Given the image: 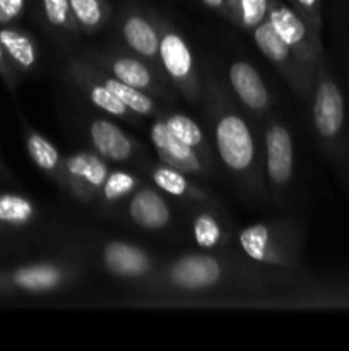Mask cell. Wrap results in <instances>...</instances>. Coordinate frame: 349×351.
Wrapping results in <instances>:
<instances>
[{
  "mask_svg": "<svg viewBox=\"0 0 349 351\" xmlns=\"http://www.w3.org/2000/svg\"><path fill=\"white\" fill-rule=\"evenodd\" d=\"M149 139L161 163L170 165L190 177H212L214 175L216 168L211 167L194 147L187 146L178 137H174L159 115L154 117V120L151 122Z\"/></svg>",
  "mask_w": 349,
  "mask_h": 351,
  "instance_id": "15",
  "label": "cell"
},
{
  "mask_svg": "<svg viewBox=\"0 0 349 351\" xmlns=\"http://www.w3.org/2000/svg\"><path fill=\"white\" fill-rule=\"evenodd\" d=\"M226 2H228V7H229V3H231V0H226Z\"/></svg>",
  "mask_w": 349,
  "mask_h": 351,
  "instance_id": "34",
  "label": "cell"
},
{
  "mask_svg": "<svg viewBox=\"0 0 349 351\" xmlns=\"http://www.w3.org/2000/svg\"><path fill=\"white\" fill-rule=\"evenodd\" d=\"M112 170L96 151H74L64 160V191L82 204H92Z\"/></svg>",
  "mask_w": 349,
  "mask_h": 351,
  "instance_id": "11",
  "label": "cell"
},
{
  "mask_svg": "<svg viewBox=\"0 0 349 351\" xmlns=\"http://www.w3.org/2000/svg\"><path fill=\"white\" fill-rule=\"evenodd\" d=\"M99 263L109 276L137 283H144L157 269L153 254L127 240H106L101 243Z\"/></svg>",
  "mask_w": 349,
  "mask_h": 351,
  "instance_id": "13",
  "label": "cell"
},
{
  "mask_svg": "<svg viewBox=\"0 0 349 351\" xmlns=\"http://www.w3.org/2000/svg\"><path fill=\"white\" fill-rule=\"evenodd\" d=\"M161 120L166 123L170 132L174 137L185 143L187 146L194 147L211 167L216 168V151L209 143V137L205 130L192 119L190 115L181 112H174V110H161L159 113Z\"/></svg>",
  "mask_w": 349,
  "mask_h": 351,
  "instance_id": "23",
  "label": "cell"
},
{
  "mask_svg": "<svg viewBox=\"0 0 349 351\" xmlns=\"http://www.w3.org/2000/svg\"><path fill=\"white\" fill-rule=\"evenodd\" d=\"M263 171L270 201L283 209L293 185L294 143L289 127L279 119L263 123Z\"/></svg>",
  "mask_w": 349,
  "mask_h": 351,
  "instance_id": "7",
  "label": "cell"
},
{
  "mask_svg": "<svg viewBox=\"0 0 349 351\" xmlns=\"http://www.w3.org/2000/svg\"><path fill=\"white\" fill-rule=\"evenodd\" d=\"M67 75L75 86L82 91V95L88 98V101L91 103L94 108H98L99 112H103L105 115L115 117V119L127 120V122H139V117L129 108V106L123 105L94 74V65L81 57H70L68 58L67 65Z\"/></svg>",
  "mask_w": 349,
  "mask_h": 351,
  "instance_id": "16",
  "label": "cell"
},
{
  "mask_svg": "<svg viewBox=\"0 0 349 351\" xmlns=\"http://www.w3.org/2000/svg\"><path fill=\"white\" fill-rule=\"evenodd\" d=\"M118 34L123 47L130 53L144 58L159 69V41H161V17L154 16L146 9L137 5H127L122 10L118 23Z\"/></svg>",
  "mask_w": 349,
  "mask_h": 351,
  "instance_id": "12",
  "label": "cell"
},
{
  "mask_svg": "<svg viewBox=\"0 0 349 351\" xmlns=\"http://www.w3.org/2000/svg\"><path fill=\"white\" fill-rule=\"evenodd\" d=\"M41 16L44 24L55 33L77 34L81 33L72 16L70 0H40Z\"/></svg>",
  "mask_w": 349,
  "mask_h": 351,
  "instance_id": "28",
  "label": "cell"
},
{
  "mask_svg": "<svg viewBox=\"0 0 349 351\" xmlns=\"http://www.w3.org/2000/svg\"><path fill=\"white\" fill-rule=\"evenodd\" d=\"M72 16L81 33H96L112 19L109 0H70Z\"/></svg>",
  "mask_w": 349,
  "mask_h": 351,
  "instance_id": "26",
  "label": "cell"
},
{
  "mask_svg": "<svg viewBox=\"0 0 349 351\" xmlns=\"http://www.w3.org/2000/svg\"><path fill=\"white\" fill-rule=\"evenodd\" d=\"M0 178H2V180H7V182H14L12 173H10V170L7 168V165H5V161H3L2 154H0Z\"/></svg>",
  "mask_w": 349,
  "mask_h": 351,
  "instance_id": "33",
  "label": "cell"
},
{
  "mask_svg": "<svg viewBox=\"0 0 349 351\" xmlns=\"http://www.w3.org/2000/svg\"><path fill=\"white\" fill-rule=\"evenodd\" d=\"M252 38L260 53L277 69V72L283 75L287 86L296 95L310 98L311 91H313L317 69L308 67L289 50V47L277 36L274 27L270 26L269 19H266L255 29H252Z\"/></svg>",
  "mask_w": 349,
  "mask_h": 351,
  "instance_id": "10",
  "label": "cell"
},
{
  "mask_svg": "<svg viewBox=\"0 0 349 351\" xmlns=\"http://www.w3.org/2000/svg\"><path fill=\"white\" fill-rule=\"evenodd\" d=\"M159 67L171 88L177 89L187 101H201L204 79L198 74L190 43L178 31V27L163 17H161Z\"/></svg>",
  "mask_w": 349,
  "mask_h": 351,
  "instance_id": "6",
  "label": "cell"
},
{
  "mask_svg": "<svg viewBox=\"0 0 349 351\" xmlns=\"http://www.w3.org/2000/svg\"><path fill=\"white\" fill-rule=\"evenodd\" d=\"M201 101L214 149L224 170L248 197L266 201L269 192L263 171V144L255 137L233 93L221 79L207 74Z\"/></svg>",
  "mask_w": 349,
  "mask_h": 351,
  "instance_id": "2",
  "label": "cell"
},
{
  "mask_svg": "<svg viewBox=\"0 0 349 351\" xmlns=\"http://www.w3.org/2000/svg\"><path fill=\"white\" fill-rule=\"evenodd\" d=\"M86 134L92 151H96L112 165L139 163L146 153L144 146L135 137L130 136L106 117H96L89 120Z\"/></svg>",
  "mask_w": 349,
  "mask_h": 351,
  "instance_id": "14",
  "label": "cell"
},
{
  "mask_svg": "<svg viewBox=\"0 0 349 351\" xmlns=\"http://www.w3.org/2000/svg\"><path fill=\"white\" fill-rule=\"evenodd\" d=\"M313 29L320 31L324 26L322 19V0H286Z\"/></svg>",
  "mask_w": 349,
  "mask_h": 351,
  "instance_id": "29",
  "label": "cell"
},
{
  "mask_svg": "<svg viewBox=\"0 0 349 351\" xmlns=\"http://www.w3.org/2000/svg\"><path fill=\"white\" fill-rule=\"evenodd\" d=\"M27 0H0V26L17 24L26 14Z\"/></svg>",
  "mask_w": 349,
  "mask_h": 351,
  "instance_id": "30",
  "label": "cell"
},
{
  "mask_svg": "<svg viewBox=\"0 0 349 351\" xmlns=\"http://www.w3.org/2000/svg\"><path fill=\"white\" fill-rule=\"evenodd\" d=\"M236 243L243 256L253 263L296 271L303 259L305 233L296 219H270L240 230Z\"/></svg>",
  "mask_w": 349,
  "mask_h": 351,
  "instance_id": "3",
  "label": "cell"
},
{
  "mask_svg": "<svg viewBox=\"0 0 349 351\" xmlns=\"http://www.w3.org/2000/svg\"><path fill=\"white\" fill-rule=\"evenodd\" d=\"M311 123L315 136L331 156L339 154L342 147L346 125V101L341 86L335 81L327 58L318 60L311 91Z\"/></svg>",
  "mask_w": 349,
  "mask_h": 351,
  "instance_id": "4",
  "label": "cell"
},
{
  "mask_svg": "<svg viewBox=\"0 0 349 351\" xmlns=\"http://www.w3.org/2000/svg\"><path fill=\"white\" fill-rule=\"evenodd\" d=\"M201 2L204 3L207 9L214 10V12L219 14V16L229 19V7H228V2H226V0H201Z\"/></svg>",
  "mask_w": 349,
  "mask_h": 351,
  "instance_id": "32",
  "label": "cell"
},
{
  "mask_svg": "<svg viewBox=\"0 0 349 351\" xmlns=\"http://www.w3.org/2000/svg\"><path fill=\"white\" fill-rule=\"evenodd\" d=\"M192 237L198 249L209 252L224 249L229 243L228 228L222 223L221 216L207 206H198V211L192 219Z\"/></svg>",
  "mask_w": 349,
  "mask_h": 351,
  "instance_id": "25",
  "label": "cell"
},
{
  "mask_svg": "<svg viewBox=\"0 0 349 351\" xmlns=\"http://www.w3.org/2000/svg\"><path fill=\"white\" fill-rule=\"evenodd\" d=\"M274 267L262 266L246 257L229 259L209 252H188L168 261L154 271L151 278L140 283L144 298L163 300H190L211 297L221 291H260L277 283H287L286 278L272 274Z\"/></svg>",
  "mask_w": 349,
  "mask_h": 351,
  "instance_id": "1",
  "label": "cell"
},
{
  "mask_svg": "<svg viewBox=\"0 0 349 351\" xmlns=\"http://www.w3.org/2000/svg\"><path fill=\"white\" fill-rule=\"evenodd\" d=\"M142 185V180L139 175H135L130 170H123V168H113L109 170L108 177H106L105 184H103L101 191H99L98 197H96V204H98L99 211L103 215L115 211L118 206L127 202V199Z\"/></svg>",
  "mask_w": 349,
  "mask_h": 351,
  "instance_id": "24",
  "label": "cell"
},
{
  "mask_svg": "<svg viewBox=\"0 0 349 351\" xmlns=\"http://www.w3.org/2000/svg\"><path fill=\"white\" fill-rule=\"evenodd\" d=\"M92 65L101 71L108 72L113 77L120 79L132 88L149 93L157 99H168L171 96L170 82L164 77L163 72L146 62L137 55L116 50H99V48H88L82 53Z\"/></svg>",
  "mask_w": 349,
  "mask_h": 351,
  "instance_id": "8",
  "label": "cell"
},
{
  "mask_svg": "<svg viewBox=\"0 0 349 351\" xmlns=\"http://www.w3.org/2000/svg\"><path fill=\"white\" fill-rule=\"evenodd\" d=\"M40 216L33 197L16 191L0 192V239L26 232Z\"/></svg>",
  "mask_w": 349,
  "mask_h": 351,
  "instance_id": "21",
  "label": "cell"
},
{
  "mask_svg": "<svg viewBox=\"0 0 349 351\" xmlns=\"http://www.w3.org/2000/svg\"><path fill=\"white\" fill-rule=\"evenodd\" d=\"M21 127H23V139L27 156L33 161L34 167L48 178H51L58 187H64V154L48 137L31 127L24 120V117H21Z\"/></svg>",
  "mask_w": 349,
  "mask_h": 351,
  "instance_id": "20",
  "label": "cell"
},
{
  "mask_svg": "<svg viewBox=\"0 0 349 351\" xmlns=\"http://www.w3.org/2000/svg\"><path fill=\"white\" fill-rule=\"evenodd\" d=\"M270 0H231L229 21L242 29H255L267 19Z\"/></svg>",
  "mask_w": 349,
  "mask_h": 351,
  "instance_id": "27",
  "label": "cell"
},
{
  "mask_svg": "<svg viewBox=\"0 0 349 351\" xmlns=\"http://www.w3.org/2000/svg\"><path fill=\"white\" fill-rule=\"evenodd\" d=\"M0 41H2L7 58L12 67L19 72V75L34 72V69L40 64V43L33 33L19 27L17 24L0 26Z\"/></svg>",
  "mask_w": 349,
  "mask_h": 351,
  "instance_id": "22",
  "label": "cell"
},
{
  "mask_svg": "<svg viewBox=\"0 0 349 351\" xmlns=\"http://www.w3.org/2000/svg\"><path fill=\"white\" fill-rule=\"evenodd\" d=\"M228 82L233 96L242 108L253 117H266L272 108V95L260 72L248 60L231 62L228 67Z\"/></svg>",
  "mask_w": 349,
  "mask_h": 351,
  "instance_id": "17",
  "label": "cell"
},
{
  "mask_svg": "<svg viewBox=\"0 0 349 351\" xmlns=\"http://www.w3.org/2000/svg\"><path fill=\"white\" fill-rule=\"evenodd\" d=\"M84 267L74 261H38L0 269V298L47 295L77 283Z\"/></svg>",
  "mask_w": 349,
  "mask_h": 351,
  "instance_id": "5",
  "label": "cell"
},
{
  "mask_svg": "<svg viewBox=\"0 0 349 351\" xmlns=\"http://www.w3.org/2000/svg\"><path fill=\"white\" fill-rule=\"evenodd\" d=\"M127 218L144 232H161L173 221V209L156 185L142 184L127 199Z\"/></svg>",
  "mask_w": 349,
  "mask_h": 351,
  "instance_id": "18",
  "label": "cell"
},
{
  "mask_svg": "<svg viewBox=\"0 0 349 351\" xmlns=\"http://www.w3.org/2000/svg\"><path fill=\"white\" fill-rule=\"evenodd\" d=\"M267 19L277 36L303 64L317 69L318 60L325 55L320 31L313 29L286 0H270Z\"/></svg>",
  "mask_w": 349,
  "mask_h": 351,
  "instance_id": "9",
  "label": "cell"
},
{
  "mask_svg": "<svg viewBox=\"0 0 349 351\" xmlns=\"http://www.w3.org/2000/svg\"><path fill=\"white\" fill-rule=\"evenodd\" d=\"M149 177L153 184L166 195L181 201L192 202L195 206H211L212 195L205 189L195 184L190 175L177 170L164 163H156L149 167Z\"/></svg>",
  "mask_w": 349,
  "mask_h": 351,
  "instance_id": "19",
  "label": "cell"
},
{
  "mask_svg": "<svg viewBox=\"0 0 349 351\" xmlns=\"http://www.w3.org/2000/svg\"><path fill=\"white\" fill-rule=\"evenodd\" d=\"M0 79H2V82L5 84V88L9 89L10 93H16L17 86H19L21 82V75L19 72L12 67L9 58H7L2 41H0Z\"/></svg>",
  "mask_w": 349,
  "mask_h": 351,
  "instance_id": "31",
  "label": "cell"
}]
</instances>
